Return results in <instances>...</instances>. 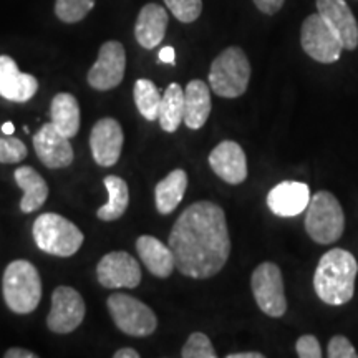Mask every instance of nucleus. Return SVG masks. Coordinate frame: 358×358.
<instances>
[{"label": "nucleus", "mask_w": 358, "mask_h": 358, "mask_svg": "<svg viewBox=\"0 0 358 358\" xmlns=\"http://www.w3.org/2000/svg\"><path fill=\"white\" fill-rule=\"evenodd\" d=\"M176 268L191 279H209L222 271L231 254L226 214L211 201H199L181 213L169 234Z\"/></svg>", "instance_id": "1"}, {"label": "nucleus", "mask_w": 358, "mask_h": 358, "mask_svg": "<svg viewBox=\"0 0 358 358\" xmlns=\"http://www.w3.org/2000/svg\"><path fill=\"white\" fill-rule=\"evenodd\" d=\"M358 262L345 249H330L320 257L313 274V289L317 297L329 306L348 303L355 294Z\"/></svg>", "instance_id": "2"}, {"label": "nucleus", "mask_w": 358, "mask_h": 358, "mask_svg": "<svg viewBox=\"0 0 358 358\" xmlns=\"http://www.w3.org/2000/svg\"><path fill=\"white\" fill-rule=\"evenodd\" d=\"M2 292L12 312L22 315L34 312L42 299V280L34 264L24 259L8 264L3 272Z\"/></svg>", "instance_id": "3"}, {"label": "nucleus", "mask_w": 358, "mask_h": 358, "mask_svg": "<svg viewBox=\"0 0 358 358\" xmlns=\"http://www.w3.org/2000/svg\"><path fill=\"white\" fill-rule=\"evenodd\" d=\"M34 239L40 250L57 257H71L83 244V232L69 219L55 213H45L35 219Z\"/></svg>", "instance_id": "4"}, {"label": "nucleus", "mask_w": 358, "mask_h": 358, "mask_svg": "<svg viewBox=\"0 0 358 358\" xmlns=\"http://www.w3.org/2000/svg\"><path fill=\"white\" fill-rule=\"evenodd\" d=\"M306 231L317 244H334L345 229V214L332 192L319 191L306 209Z\"/></svg>", "instance_id": "5"}, {"label": "nucleus", "mask_w": 358, "mask_h": 358, "mask_svg": "<svg viewBox=\"0 0 358 358\" xmlns=\"http://www.w3.org/2000/svg\"><path fill=\"white\" fill-rule=\"evenodd\" d=\"M250 64L241 47H227L219 53L209 70V87L217 96L237 98L249 87Z\"/></svg>", "instance_id": "6"}, {"label": "nucleus", "mask_w": 358, "mask_h": 358, "mask_svg": "<svg viewBox=\"0 0 358 358\" xmlns=\"http://www.w3.org/2000/svg\"><path fill=\"white\" fill-rule=\"evenodd\" d=\"M108 310L115 325L131 337H148L158 327L155 312L128 294H113L108 297Z\"/></svg>", "instance_id": "7"}, {"label": "nucleus", "mask_w": 358, "mask_h": 358, "mask_svg": "<svg viewBox=\"0 0 358 358\" xmlns=\"http://www.w3.org/2000/svg\"><path fill=\"white\" fill-rule=\"evenodd\" d=\"M250 287L259 308L266 315L279 319L287 312L284 279L277 264L262 262L257 266L250 277Z\"/></svg>", "instance_id": "8"}, {"label": "nucleus", "mask_w": 358, "mask_h": 358, "mask_svg": "<svg viewBox=\"0 0 358 358\" xmlns=\"http://www.w3.org/2000/svg\"><path fill=\"white\" fill-rule=\"evenodd\" d=\"M301 45L303 52L319 64H335L340 60L343 45L337 34L327 25L320 13H312L303 20L301 29Z\"/></svg>", "instance_id": "9"}, {"label": "nucleus", "mask_w": 358, "mask_h": 358, "mask_svg": "<svg viewBox=\"0 0 358 358\" xmlns=\"http://www.w3.org/2000/svg\"><path fill=\"white\" fill-rule=\"evenodd\" d=\"M85 301L78 290L60 285L52 294V308L47 325L52 332L65 335L78 329L85 319Z\"/></svg>", "instance_id": "10"}, {"label": "nucleus", "mask_w": 358, "mask_h": 358, "mask_svg": "<svg viewBox=\"0 0 358 358\" xmlns=\"http://www.w3.org/2000/svg\"><path fill=\"white\" fill-rule=\"evenodd\" d=\"M124 69H127V53L120 42L110 40L100 47L98 60L88 71L90 87L106 92L118 87L123 82Z\"/></svg>", "instance_id": "11"}, {"label": "nucleus", "mask_w": 358, "mask_h": 358, "mask_svg": "<svg viewBox=\"0 0 358 358\" xmlns=\"http://www.w3.org/2000/svg\"><path fill=\"white\" fill-rule=\"evenodd\" d=\"M96 277L106 289H134L141 282V268L136 259L128 252L115 250L98 262Z\"/></svg>", "instance_id": "12"}, {"label": "nucleus", "mask_w": 358, "mask_h": 358, "mask_svg": "<svg viewBox=\"0 0 358 358\" xmlns=\"http://www.w3.org/2000/svg\"><path fill=\"white\" fill-rule=\"evenodd\" d=\"M123 129L115 118H101L90 134V148L98 166L110 168L118 163L123 150Z\"/></svg>", "instance_id": "13"}, {"label": "nucleus", "mask_w": 358, "mask_h": 358, "mask_svg": "<svg viewBox=\"0 0 358 358\" xmlns=\"http://www.w3.org/2000/svg\"><path fill=\"white\" fill-rule=\"evenodd\" d=\"M315 6L322 19L337 34L343 50H355L358 47V22L345 0H315Z\"/></svg>", "instance_id": "14"}, {"label": "nucleus", "mask_w": 358, "mask_h": 358, "mask_svg": "<svg viewBox=\"0 0 358 358\" xmlns=\"http://www.w3.org/2000/svg\"><path fill=\"white\" fill-rule=\"evenodd\" d=\"M209 164L222 181L241 185L248 179V158L244 150L236 141H221L209 155Z\"/></svg>", "instance_id": "15"}, {"label": "nucleus", "mask_w": 358, "mask_h": 358, "mask_svg": "<svg viewBox=\"0 0 358 358\" xmlns=\"http://www.w3.org/2000/svg\"><path fill=\"white\" fill-rule=\"evenodd\" d=\"M34 148L38 159L47 168H66L73 161V148L69 138L58 133L52 123L43 124L38 129V133L34 136Z\"/></svg>", "instance_id": "16"}, {"label": "nucleus", "mask_w": 358, "mask_h": 358, "mask_svg": "<svg viewBox=\"0 0 358 358\" xmlns=\"http://www.w3.org/2000/svg\"><path fill=\"white\" fill-rule=\"evenodd\" d=\"M310 198V189L306 182L284 181L268 191L267 206L275 216L294 217L306 211Z\"/></svg>", "instance_id": "17"}, {"label": "nucleus", "mask_w": 358, "mask_h": 358, "mask_svg": "<svg viewBox=\"0 0 358 358\" xmlns=\"http://www.w3.org/2000/svg\"><path fill=\"white\" fill-rule=\"evenodd\" d=\"M37 90V78L22 73L12 57L0 55V96L15 103H25L32 100Z\"/></svg>", "instance_id": "18"}, {"label": "nucleus", "mask_w": 358, "mask_h": 358, "mask_svg": "<svg viewBox=\"0 0 358 358\" xmlns=\"http://www.w3.org/2000/svg\"><path fill=\"white\" fill-rule=\"evenodd\" d=\"M168 12L158 3H146L140 10L136 25H134V37L141 47L151 48L158 47L163 42L168 29Z\"/></svg>", "instance_id": "19"}, {"label": "nucleus", "mask_w": 358, "mask_h": 358, "mask_svg": "<svg viewBox=\"0 0 358 358\" xmlns=\"http://www.w3.org/2000/svg\"><path fill=\"white\" fill-rule=\"evenodd\" d=\"M136 250L143 264L153 275L166 279L173 274L176 262L169 245H164L153 236H141L136 241Z\"/></svg>", "instance_id": "20"}, {"label": "nucleus", "mask_w": 358, "mask_h": 358, "mask_svg": "<svg viewBox=\"0 0 358 358\" xmlns=\"http://www.w3.org/2000/svg\"><path fill=\"white\" fill-rule=\"evenodd\" d=\"M211 92L203 80H191L185 88V124L199 129L211 113Z\"/></svg>", "instance_id": "21"}, {"label": "nucleus", "mask_w": 358, "mask_h": 358, "mask_svg": "<svg viewBox=\"0 0 358 358\" xmlns=\"http://www.w3.org/2000/svg\"><path fill=\"white\" fill-rule=\"evenodd\" d=\"M13 178L20 189L25 192L20 201L22 213L30 214L42 208L48 198V186L40 173L35 171L32 166H20L15 169Z\"/></svg>", "instance_id": "22"}, {"label": "nucleus", "mask_w": 358, "mask_h": 358, "mask_svg": "<svg viewBox=\"0 0 358 358\" xmlns=\"http://www.w3.org/2000/svg\"><path fill=\"white\" fill-rule=\"evenodd\" d=\"M52 124L65 138L77 136L80 129V106L77 98L70 93H58L50 106Z\"/></svg>", "instance_id": "23"}, {"label": "nucleus", "mask_w": 358, "mask_h": 358, "mask_svg": "<svg viewBox=\"0 0 358 358\" xmlns=\"http://www.w3.org/2000/svg\"><path fill=\"white\" fill-rule=\"evenodd\" d=\"M187 187V174L182 169H174L156 185L155 199L159 214H171L181 204Z\"/></svg>", "instance_id": "24"}, {"label": "nucleus", "mask_w": 358, "mask_h": 358, "mask_svg": "<svg viewBox=\"0 0 358 358\" xmlns=\"http://www.w3.org/2000/svg\"><path fill=\"white\" fill-rule=\"evenodd\" d=\"M158 120L161 128L168 133H174L185 122V90L178 83L169 85L161 98Z\"/></svg>", "instance_id": "25"}, {"label": "nucleus", "mask_w": 358, "mask_h": 358, "mask_svg": "<svg viewBox=\"0 0 358 358\" xmlns=\"http://www.w3.org/2000/svg\"><path fill=\"white\" fill-rule=\"evenodd\" d=\"M105 187L108 191V203L96 211L101 221H116L127 213L129 204V189L124 179L120 176H106Z\"/></svg>", "instance_id": "26"}, {"label": "nucleus", "mask_w": 358, "mask_h": 358, "mask_svg": "<svg viewBox=\"0 0 358 358\" xmlns=\"http://www.w3.org/2000/svg\"><path fill=\"white\" fill-rule=\"evenodd\" d=\"M133 96L136 108L143 115V118H146L148 122L158 120L161 98L163 96L159 95V90L156 88V85L151 80H136L133 88Z\"/></svg>", "instance_id": "27"}, {"label": "nucleus", "mask_w": 358, "mask_h": 358, "mask_svg": "<svg viewBox=\"0 0 358 358\" xmlns=\"http://www.w3.org/2000/svg\"><path fill=\"white\" fill-rule=\"evenodd\" d=\"M95 0H57L55 13L65 24H77L92 12Z\"/></svg>", "instance_id": "28"}, {"label": "nucleus", "mask_w": 358, "mask_h": 358, "mask_svg": "<svg viewBox=\"0 0 358 358\" xmlns=\"http://www.w3.org/2000/svg\"><path fill=\"white\" fill-rule=\"evenodd\" d=\"M182 358H216L217 353L214 350L211 340L208 338V335L194 332L189 335L187 342L185 343L181 350Z\"/></svg>", "instance_id": "29"}, {"label": "nucleus", "mask_w": 358, "mask_h": 358, "mask_svg": "<svg viewBox=\"0 0 358 358\" xmlns=\"http://www.w3.org/2000/svg\"><path fill=\"white\" fill-rule=\"evenodd\" d=\"M166 7L182 24L198 20L203 12V0H164Z\"/></svg>", "instance_id": "30"}, {"label": "nucleus", "mask_w": 358, "mask_h": 358, "mask_svg": "<svg viewBox=\"0 0 358 358\" xmlns=\"http://www.w3.org/2000/svg\"><path fill=\"white\" fill-rule=\"evenodd\" d=\"M27 158V146L19 138L7 134L0 138V163L15 164Z\"/></svg>", "instance_id": "31"}, {"label": "nucleus", "mask_w": 358, "mask_h": 358, "mask_svg": "<svg viewBox=\"0 0 358 358\" xmlns=\"http://www.w3.org/2000/svg\"><path fill=\"white\" fill-rule=\"evenodd\" d=\"M327 355H329V358H357L358 353L347 337L335 335V337L330 338Z\"/></svg>", "instance_id": "32"}, {"label": "nucleus", "mask_w": 358, "mask_h": 358, "mask_svg": "<svg viewBox=\"0 0 358 358\" xmlns=\"http://www.w3.org/2000/svg\"><path fill=\"white\" fill-rule=\"evenodd\" d=\"M295 350L301 358H322V348L319 340L313 335H302L295 343Z\"/></svg>", "instance_id": "33"}, {"label": "nucleus", "mask_w": 358, "mask_h": 358, "mask_svg": "<svg viewBox=\"0 0 358 358\" xmlns=\"http://www.w3.org/2000/svg\"><path fill=\"white\" fill-rule=\"evenodd\" d=\"M254 3L266 15H275L284 7L285 0H254Z\"/></svg>", "instance_id": "34"}, {"label": "nucleus", "mask_w": 358, "mask_h": 358, "mask_svg": "<svg viewBox=\"0 0 358 358\" xmlns=\"http://www.w3.org/2000/svg\"><path fill=\"white\" fill-rule=\"evenodd\" d=\"M6 358H37V353L25 350V348H8V350L3 353Z\"/></svg>", "instance_id": "35"}, {"label": "nucleus", "mask_w": 358, "mask_h": 358, "mask_svg": "<svg viewBox=\"0 0 358 358\" xmlns=\"http://www.w3.org/2000/svg\"><path fill=\"white\" fill-rule=\"evenodd\" d=\"M159 62H163V64H169V65H174L176 64V57H174V48L173 47H163L159 50Z\"/></svg>", "instance_id": "36"}, {"label": "nucleus", "mask_w": 358, "mask_h": 358, "mask_svg": "<svg viewBox=\"0 0 358 358\" xmlns=\"http://www.w3.org/2000/svg\"><path fill=\"white\" fill-rule=\"evenodd\" d=\"M115 358H140V353H138L134 348H120L118 352L113 353Z\"/></svg>", "instance_id": "37"}, {"label": "nucleus", "mask_w": 358, "mask_h": 358, "mask_svg": "<svg viewBox=\"0 0 358 358\" xmlns=\"http://www.w3.org/2000/svg\"><path fill=\"white\" fill-rule=\"evenodd\" d=\"M227 358H264L262 353L259 352H245V353H231Z\"/></svg>", "instance_id": "38"}, {"label": "nucleus", "mask_w": 358, "mask_h": 358, "mask_svg": "<svg viewBox=\"0 0 358 358\" xmlns=\"http://www.w3.org/2000/svg\"><path fill=\"white\" fill-rule=\"evenodd\" d=\"M13 124L10 123V122H7V123H3V127H2V133L3 134H13Z\"/></svg>", "instance_id": "39"}]
</instances>
